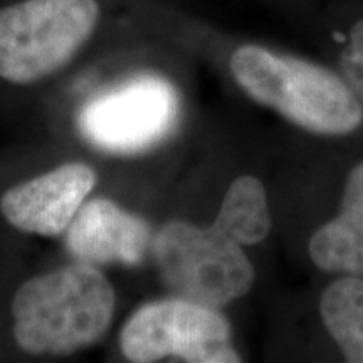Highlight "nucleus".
Here are the masks:
<instances>
[{
  "label": "nucleus",
  "instance_id": "obj_1",
  "mask_svg": "<svg viewBox=\"0 0 363 363\" xmlns=\"http://www.w3.org/2000/svg\"><path fill=\"white\" fill-rule=\"evenodd\" d=\"M115 313V291L96 267L76 262L35 276L12 299L13 338L30 355H71L101 340Z\"/></svg>",
  "mask_w": 363,
  "mask_h": 363
},
{
  "label": "nucleus",
  "instance_id": "obj_2",
  "mask_svg": "<svg viewBox=\"0 0 363 363\" xmlns=\"http://www.w3.org/2000/svg\"><path fill=\"white\" fill-rule=\"evenodd\" d=\"M230 71L249 96L306 130L345 135L363 120L360 103L345 81L303 59L249 44L230 56Z\"/></svg>",
  "mask_w": 363,
  "mask_h": 363
},
{
  "label": "nucleus",
  "instance_id": "obj_3",
  "mask_svg": "<svg viewBox=\"0 0 363 363\" xmlns=\"http://www.w3.org/2000/svg\"><path fill=\"white\" fill-rule=\"evenodd\" d=\"M96 0H22L0 11V76L29 84L62 69L94 34Z\"/></svg>",
  "mask_w": 363,
  "mask_h": 363
},
{
  "label": "nucleus",
  "instance_id": "obj_4",
  "mask_svg": "<svg viewBox=\"0 0 363 363\" xmlns=\"http://www.w3.org/2000/svg\"><path fill=\"white\" fill-rule=\"evenodd\" d=\"M163 283L177 298L211 308L242 298L254 283V267L242 246L212 224L169 222L153 242Z\"/></svg>",
  "mask_w": 363,
  "mask_h": 363
},
{
  "label": "nucleus",
  "instance_id": "obj_5",
  "mask_svg": "<svg viewBox=\"0 0 363 363\" xmlns=\"http://www.w3.org/2000/svg\"><path fill=\"white\" fill-rule=\"evenodd\" d=\"M179 94L157 74H138L94 94L78 115L79 133L111 155H136L169 136L179 120Z\"/></svg>",
  "mask_w": 363,
  "mask_h": 363
},
{
  "label": "nucleus",
  "instance_id": "obj_6",
  "mask_svg": "<svg viewBox=\"0 0 363 363\" xmlns=\"http://www.w3.org/2000/svg\"><path fill=\"white\" fill-rule=\"evenodd\" d=\"M120 345L130 362L150 363L177 357L195 363H235L230 326L216 308L184 298L138 308L121 330Z\"/></svg>",
  "mask_w": 363,
  "mask_h": 363
},
{
  "label": "nucleus",
  "instance_id": "obj_7",
  "mask_svg": "<svg viewBox=\"0 0 363 363\" xmlns=\"http://www.w3.org/2000/svg\"><path fill=\"white\" fill-rule=\"evenodd\" d=\"M94 185L96 174L89 165L66 163L7 190L0 211L22 233L57 238L74 220Z\"/></svg>",
  "mask_w": 363,
  "mask_h": 363
},
{
  "label": "nucleus",
  "instance_id": "obj_8",
  "mask_svg": "<svg viewBox=\"0 0 363 363\" xmlns=\"http://www.w3.org/2000/svg\"><path fill=\"white\" fill-rule=\"evenodd\" d=\"M67 249L86 264H140L150 244L147 222L108 199L83 203L66 230Z\"/></svg>",
  "mask_w": 363,
  "mask_h": 363
},
{
  "label": "nucleus",
  "instance_id": "obj_9",
  "mask_svg": "<svg viewBox=\"0 0 363 363\" xmlns=\"http://www.w3.org/2000/svg\"><path fill=\"white\" fill-rule=\"evenodd\" d=\"M310 256L325 271L363 276V162L348 175L340 216L313 234Z\"/></svg>",
  "mask_w": 363,
  "mask_h": 363
},
{
  "label": "nucleus",
  "instance_id": "obj_10",
  "mask_svg": "<svg viewBox=\"0 0 363 363\" xmlns=\"http://www.w3.org/2000/svg\"><path fill=\"white\" fill-rule=\"evenodd\" d=\"M214 225L240 246L264 240L271 230V214L261 180L249 175L235 179L227 189Z\"/></svg>",
  "mask_w": 363,
  "mask_h": 363
},
{
  "label": "nucleus",
  "instance_id": "obj_11",
  "mask_svg": "<svg viewBox=\"0 0 363 363\" xmlns=\"http://www.w3.org/2000/svg\"><path fill=\"white\" fill-rule=\"evenodd\" d=\"M321 318L348 362L363 363V279L345 276L321 296Z\"/></svg>",
  "mask_w": 363,
  "mask_h": 363
},
{
  "label": "nucleus",
  "instance_id": "obj_12",
  "mask_svg": "<svg viewBox=\"0 0 363 363\" xmlns=\"http://www.w3.org/2000/svg\"><path fill=\"white\" fill-rule=\"evenodd\" d=\"M342 71L352 88L363 98V19L352 27L350 38L342 52Z\"/></svg>",
  "mask_w": 363,
  "mask_h": 363
}]
</instances>
